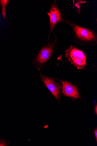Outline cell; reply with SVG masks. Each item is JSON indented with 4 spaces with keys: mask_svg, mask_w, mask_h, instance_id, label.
Here are the masks:
<instances>
[{
    "mask_svg": "<svg viewBox=\"0 0 97 146\" xmlns=\"http://www.w3.org/2000/svg\"><path fill=\"white\" fill-rule=\"evenodd\" d=\"M74 28L77 36L83 40L90 41L95 38L94 34L89 30L77 25L75 26Z\"/></svg>",
    "mask_w": 97,
    "mask_h": 146,
    "instance_id": "277c9868",
    "label": "cell"
},
{
    "mask_svg": "<svg viewBox=\"0 0 97 146\" xmlns=\"http://www.w3.org/2000/svg\"><path fill=\"white\" fill-rule=\"evenodd\" d=\"M94 110H95V113L96 115H97V104H96V106H95Z\"/></svg>",
    "mask_w": 97,
    "mask_h": 146,
    "instance_id": "30bf717a",
    "label": "cell"
},
{
    "mask_svg": "<svg viewBox=\"0 0 97 146\" xmlns=\"http://www.w3.org/2000/svg\"><path fill=\"white\" fill-rule=\"evenodd\" d=\"M9 1H1V3L2 6V14H3L5 18L6 16L5 12V7Z\"/></svg>",
    "mask_w": 97,
    "mask_h": 146,
    "instance_id": "52a82bcc",
    "label": "cell"
},
{
    "mask_svg": "<svg viewBox=\"0 0 97 146\" xmlns=\"http://www.w3.org/2000/svg\"><path fill=\"white\" fill-rule=\"evenodd\" d=\"M42 80L52 95L58 100L59 99L61 86L59 84L51 79L40 74Z\"/></svg>",
    "mask_w": 97,
    "mask_h": 146,
    "instance_id": "7a4b0ae2",
    "label": "cell"
},
{
    "mask_svg": "<svg viewBox=\"0 0 97 146\" xmlns=\"http://www.w3.org/2000/svg\"><path fill=\"white\" fill-rule=\"evenodd\" d=\"M8 144L7 142L5 139H2L0 140V146H8Z\"/></svg>",
    "mask_w": 97,
    "mask_h": 146,
    "instance_id": "ba28073f",
    "label": "cell"
},
{
    "mask_svg": "<svg viewBox=\"0 0 97 146\" xmlns=\"http://www.w3.org/2000/svg\"><path fill=\"white\" fill-rule=\"evenodd\" d=\"M54 46L44 47L40 51L36 59V62L39 64H43L47 61L51 56Z\"/></svg>",
    "mask_w": 97,
    "mask_h": 146,
    "instance_id": "8992f818",
    "label": "cell"
},
{
    "mask_svg": "<svg viewBox=\"0 0 97 146\" xmlns=\"http://www.w3.org/2000/svg\"><path fill=\"white\" fill-rule=\"evenodd\" d=\"M94 133L95 135V137H96V141H97V128L94 131Z\"/></svg>",
    "mask_w": 97,
    "mask_h": 146,
    "instance_id": "9c48e42d",
    "label": "cell"
},
{
    "mask_svg": "<svg viewBox=\"0 0 97 146\" xmlns=\"http://www.w3.org/2000/svg\"><path fill=\"white\" fill-rule=\"evenodd\" d=\"M65 56L77 69H82L86 65V56L74 46H71L66 51Z\"/></svg>",
    "mask_w": 97,
    "mask_h": 146,
    "instance_id": "6da1fadb",
    "label": "cell"
},
{
    "mask_svg": "<svg viewBox=\"0 0 97 146\" xmlns=\"http://www.w3.org/2000/svg\"><path fill=\"white\" fill-rule=\"evenodd\" d=\"M59 81L63 85L62 89L64 96L77 99L78 98L79 95L75 85L67 80L63 82L59 80Z\"/></svg>",
    "mask_w": 97,
    "mask_h": 146,
    "instance_id": "3957f363",
    "label": "cell"
},
{
    "mask_svg": "<svg viewBox=\"0 0 97 146\" xmlns=\"http://www.w3.org/2000/svg\"><path fill=\"white\" fill-rule=\"evenodd\" d=\"M50 19L51 31L52 32L55 26L61 20L60 12L56 5H54L51 7L50 12L48 13Z\"/></svg>",
    "mask_w": 97,
    "mask_h": 146,
    "instance_id": "5b68a950",
    "label": "cell"
}]
</instances>
